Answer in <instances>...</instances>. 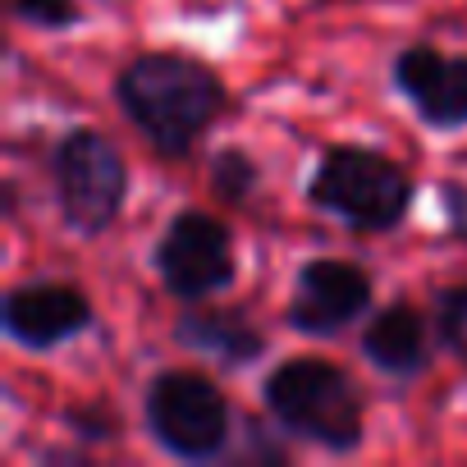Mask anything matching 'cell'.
<instances>
[{
	"label": "cell",
	"mask_w": 467,
	"mask_h": 467,
	"mask_svg": "<svg viewBox=\"0 0 467 467\" xmlns=\"http://www.w3.org/2000/svg\"><path fill=\"white\" fill-rule=\"evenodd\" d=\"M115 92L129 119L161 151H188L224 110L220 78L188 56H138L119 74Z\"/></svg>",
	"instance_id": "obj_1"
},
{
	"label": "cell",
	"mask_w": 467,
	"mask_h": 467,
	"mask_svg": "<svg viewBox=\"0 0 467 467\" xmlns=\"http://www.w3.org/2000/svg\"><path fill=\"white\" fill-rule=\"evenodd\" d=\"M271 412L303 440L326 449H353L362 440V403L353 380L321 362V358H294L271 371L266 380Z\"/></svg>",
	"instance_id": "obj_2"
},
{
	"label": "cell",
	"mask_w": 467,
	"mask_h": 467,
	"mask_svg": "<svg viewBox=\"0 0 467 467\" xmlns=\"http://www.w3.org/2000/svg\"><path fill=\"white\" fill-rule=\"evenodd\" d=\"M412 183L403 165L362 147H330L312 174V202L353 229H389L403 220Z\"/></svg>",
	"instance_id": "obj_3"
},
{
	"label": "cell",
	"mask_w": 467,
	"mask_h": 467,
	"mask_svg": "<svg viewBox=\"0 0 467 467\" xmlns=\"http://www.w3.org/2000/svg\"><path fill=\"white\" fill-rule=\"evenodd\" d=\"M147 426L174 458H215L229 435V408L197 371H165L147 389Z\"/></svg>",
	"instance_id": "obj_4"
},
{
	"label": "cell",
	"mask_w": 467,
	"mask_h": 467,
	"mask_svg": "<svg viewBox=\"0 0 467 467\" xmlns=\"http://www.w3.org/2000/svg\"><path fill=\"white\" fill-rule=\"evenodd\" d=\"M124 161L97 129H74L56 151V188L60 211L74 229L101 234L124 202Z\"/></svg>",
	"instance_id": "obj_5"
},
{
	"label": "cell",
	"mask_w": 467,
	"mask_h": 467,
	"mask_svg": "<svg viewBox=\"0 0 467 467\" xmlns=\"http://www.w3.org/2000/svg\"><path fill=\"white\" fill-rule=\"evenodd\" d=\"M156 266L179 298H206L234 280V239L215 215L183 211L156 244Z\"/></svg>",
	"instance_id": "obj_6"
},
{
	"label": "cell",
	"mask_w": 467,
	"mask_h": 467,
	"mask_svg": "<svg viewBox=\"0 0 467 467\" xmlns=\"http://www.w3.org/2000/svg\"><path fill=\"white\" fill-rule=\"evenodd\" d=\"M371 303V280L353 262H307L294 285L289 326L303 335H335Z\"/></svg>",
	"instance_id": "obj_7"
},
{
	"label": "cell",
	"mask_w": 467,
	"mask_h": 467,
	"mask_svg": "<svg viewBox=\"0 0 467 467\" xmlns=\"http://www.w3.org/2000/svg\"><path fill=\"white\" fill-rule=\"evenodd\" d=\"M399 88L412 97L417 115L435 129L467 124V56H444L431 47H412L394 65Z\"/></svg>",
	"instance_id": "obj_8"
},
{
	"label": "cell",
	"mask_w": 467,
	"mask_h": 467,
	"mask_svg": "<svg viewBox=\"0 0 467 467\" xmlns=\"http://www.w3.org/2000/svg\"><path fill=\"white\" fill-rule=\"evenodd\" d=\"M88 321L92 307L74 285H24L5 298V330L24 348H56Z\"/></svg>",
	"instance_id": "obj_9"
},
{
	"label": "cell",
	"mask_w": 467,
	"mask_h": 467,
	"mask_svg": "<svg viewBox=\"0 0 467 467\" xmlns=\"http://www.w3.org/2000/svg\"><path fill=\"white\" fill-rule=\"evenodd\" d=\"M362 348H367V358H371L380 371L408 376V371H417V367L426 362V326H421V317H417L408 303H394V307H385V312L367 326Z\"/></svg>",
	"instance_id": "obj_10"
},
{
	"label": "cell",
	"mask_w": 467,
	"mask_h": 467,
	"mask_svg": "<svg viewBox=\"0 0 467 467\" xmlns=\"http://www.w3.org/2000/svg\"><path fill=\"white\" fill-rule=\"evenodd\" d=\"M174 335H179V344L202 348L211 358H224L229 367H244L248 358L262 353V335L248 330L239 317H183Z\"/></svg>",
	"instance_id": "obj_11"
},
{
	"label": "cell",
	"mask_w": 467,
	"mask_h": 467,
	"mask_svg": "<svg viewBox=\"0 0 467 467\" xmlns=\"http://www.w3.org/2000/svg\"><path fill=\"white\" fill-rule=\"evenodd\" d=\"M211 183H215V192H220L224 202H244L248 188L257 183V165H253L244 151H220V156H215Z\"/></svg>",
	"instance_id": "obj_12"
},
{
	"label": "cell",
	"mask_w": 467,
	"mask_h": 467,
	"mask_svg": "<svg viewBox=\"0 0 467 467\" xmlns=\"http://www.w3.org/2000/svg\"><path fill=\"white\" fill-rule=\"evenodd\" d=\"M440 339L467 362V285L440 298Z\"/></svg>",
	"instance_id": "obj_13"
},
{
	"label": "cell",
	"mask_w": 467,
	"mask_h": 467,
	"mask_svg": "<svg viewBox=\"0 0 467 467\" xmlns=\"http://www.w3.org/2000/svg\"><path fill=\"white\" fill-rule=\"evenodd\" d=\"M15 15L24 24H37V28H69L78 19V10L69 0H15Z\"/></svg>",
	"instance_id": "obj_14"
},
{
	"label": "cell",
	"mask_w": 467,
	"mask_h": 467,
	"mask_svg": "<svg viewBox=\"0 0 467 467\" xmlns=\"http://www.w3.org/2000/svg\"><path fill=\"white\" fill-rule=\"evenodd\" d=\"M444 197V215H449V229H453V239L467 244V183H444L440 188Z\"/></svg>",
	"instance_id": "obj_15"
}]
</instances>
